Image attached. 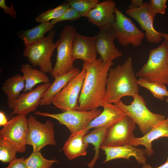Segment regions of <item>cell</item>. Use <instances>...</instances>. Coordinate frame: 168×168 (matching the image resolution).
<instances>
[{
  "label": "cell",
  "mask_w": 168,
  "mask_h": 168,
  "mask_svg": "<svg viewBox=\"0 0 168 168\" xmlns=\"http://www.w3.org/2000/svg\"><path fill=\"white\" fill-rule=\"evenodd\" d=\"M113 65L112 61L104 62L101 58L83 63L86 73L78 99V110L88 111L102 107L109 72Z\"/></svg>",
  "instance_id": "1"
},
{
  "label": "cell",
  "mask_w": 168,
  "mask_h": 168,
  "mask_svg": "<svg viewBox=\"0 0 168 168\" xmlns=\"http://www.w3.org/2000/svg\"><path fill=\"white\" fill-rule=\"evenodd\" d=\"M136 77L132 58L130 57L122 64L110 68L107 78L105 101L114 104L123 97H133L138 93L139 85Z\"/></svg>",
  "instance_id": "2"
},
{
  "label": "cell",
  "mask_w": 168,
  "mask_h": 168,
  "mask_svg": "<svg viewBox=\"0 0 168 168\" xmlns=\"http://www.w3.org/2000/svg\"><path fill=\"white\" fill-rule=\"evenodd\" d=\"M136 77L168 85V42L165 40L157 48L150 50L147 62Z\"/></svg>",
  "instance_id": "3"
},
{
  "label": "cell",
  "mask_w": 168,
  "mask_h": 168,
  "mask_svg": "<svg viewBox=\"0 0 168 168\" xmlns=\"http://www.w3.org/2000/svg\"><path fill=\"white\" fill-rule=\"evenodd\" d=\"M129 105L124 104L121 100L114 104L122 109L137 124L144 135L161 122L166 119L165 115L154 113L147 108L142 96L138 93L133 97Z\"/></svg>",
  "instance_id": "4"
},
{
  "label": "cell",
  "mask_w": 168,
  "mask_h": 168,
  "mask_svg": "<svg viewBox=\"0 0 168 168\" xmlns=\"http://www.w3.org/2000/svg\"><path fill=\"white\" fill-rule=\"evenodd\" d=\"M77 32L75 27L65 25L55 44L57 51L56 61L50 73L54 78L65 74L75 67L72 59V44Z\"/></svg>",
  "instance_id": "5"
},
{
  "label": "cell",
  "mask_w": 168,
  "mask_h": 168,
  "mask_svg": "<svg viewBox=\"0 0 168 168\" xmlns=\"http://www.w3.org/2000/svg\"><path fill=\"white\" fill-rule=\"evenodd\" d=\"M55 29L38 42L28 47H25L24 56L28 58L33 67L39 66L40 70L45 73L50 72L53 69L51 58L56 49L53 39L56 34Z\"/></svg>",
  "instance_id": "6"
},
{
  "label": "cell",
  "mask_w": 168,
  "mask_h": 168,
  "mask_svg": "<svg viewBox=\"0 0 168 168\" xmlns=\"http://www.w3.org/2000/svg\"><path fill=\"white\" fill-rule=\"evenodd\" d=\"M102 112L100 109L84 111L68 110L58 114L36 111L35 115L48 117L57 120L61 124L65 125L71 134L77 133L85 129L88 124Z\"/></svg>",
  "instance_id": "7"
},
{
  "label": "cell",
  "mask_w": 168,
  "mask_h": 168,
  "mask_svg": "<svg viewBox=\"0 0 168 168\" xmlns=\"http://www.w3.org/2000/svg\"><path fill=\"white\" fill-rule=\"evenodd\" d=\"M27 124L26 144L33 147V152H40L47 145L55 146L56 144L54 124L49 120L43 123L31 115L27 119Z\"/></svg>",
  "instance_id": "8"
},
{
  "label": "cell",
  "mask_w": 168,
  "mask_h": 168,
  "mask_svg": "<svg viewBox=\"0 0 168 168\" xmlns=\"http://www.w3.org/2000/svg\"><path fill=\"white\" fill-rule=\"evenodd\" d=\"M86 71L82 70L73 77L66 86L52 99V103L63 112L68 110H78V99L85 78Z\"/></svg>",
  "instance_id": "9"
},
{
  "label": "cell",
  "mask_w": 168,
  "mask_h": 168,
  "mask_svg": "<svg viewBox=\"0 0 168 168\" xmlns=\"http://www.w3.org/2000/svg\"><path fill=\"white\" fill-rule=\"evenodd\" d=\"M115 21L111 25L116 39L124 46L131 44L135 46L140 45L145 34L133 23L130 18L124 14L116 8Z\"/></svg>",
  "instance_id": "10"
},
{
  "label": "cell",
  "mask_w": 168,
  "mask_h": 168,
  "mask_svg": "<svg viewBox=\"0 0 168 168\" xmlns=\"http://www.w3.org/2000/svg\"><path fill=\"white\" fill-rule=\"evenodd\" d=\"M28 126L26 115L17 114L8 121L0 131V138L7 140L15 146L18 152L26 151V138Z\"/></svg>",
  "instance_id": "11"
},
{
  "label": "cell",
  "mask_w": 168,
  "mask_h": 168,
  "mask_svg": "<svg viewBox=\"0 0 168 168\" xmlns=\"http://www.w3.org/2000/svg\"><path fill=\"white\" fill-rule=\"evenodd\" d=\"M135 124L133 119L127 115L116 124L108 128L100 149L128 144L129 140L134 137L133 131L135 128Z\"/></svg>",
  "instance_id": "12"
},
{
  "label": "cell",
  "mask_w": 168,
  "mask_h": 168,
  "mask_svg": "<svg viewBox=\"0 0 168 168\" xmlns=\"http://www.w3.org/2000/svg\"><path fill=\"white\" fill-rule=\"evenodd\" d=\"M51 84L50 82L43 83L30 91L21 94L16 100L8 102L9 108L13 109L12 113L27 115L35 111L40 105L44 93Z\"/></svg>",
  "instance_id": "13"
},
{
  "label": "cell",
  "mask_w": 168,
  "mask_h": 168,
  "mask_svg": "<svg viewBox=\"0 0 168 168\" xmlns=\"http://www.w3.org/2000/svg\"><path fill=\"white\" fill-rule=\"evenodd\" d=\"M126 13L136 21L141 28L145 31V36L148 42L155 43L161 41L163 37L161 33L156 30L154 27L155 18L151 12L149 2L144 3L138 8L129 7L126 10Z\"/></svg>",
  "instance_id": "14"
},
{
  "label": "cell",
  "mask_w": 168,
  "mask_h": 168,
  "mask_svg": "<svg viewBox=\"0 0 168 168\" xmlns=\"http://www.w3.org/2000/svg\"><path fill=\"white\" fill-rule=\"evenodd\" d=\"M96 36V51L103 61H112L122 56V53L114 45V41L116 37L111 25L100 28Z\"/></svg>",
  "instance_id": "15"
},
{
  "label": "cell",
  "mask_w": 168,
  "mask_h": 168,
  "mask_svg": "<svg viewBox=\"0 0 168 168\" xmlns=\"http://www.w3.org/2000/svg\"><path fill=\"white\" fill-rule=\"evenodd\" d=\"M96 36H86L76 32L72 44V59L82 60L84 63L96 59L97 53L96 48Z\"/></svg>",
  "instance_id": "16"
},
{
  "label": "cell",
  "mask_w": 168,
  "mask_h": 168,
  "mask_svg": "<svg viewBox=\"0 0 168 168\" xmlns=\"http://www.w3.org/2000/svg\"><path fill=\"white\" fill-rule=\"evenodd\" d=\"M116 4L112 0L99 2L89 12L88 21L100 28L111 25L116 21Z\"/></svg>",
  "instance_id": "17"
},
{
  "label": "cell",
  "mask_w": 168,
  "mask_h": 168,
  "mask_svg": "<svg viewBox=\"0 0 168 168\" xmlns=\"http://www.w3.org/2000/svg\"><path fill=\"white\" fill-rule=\"evenodd\" d=\"M103 110L88 124L85 129L105 127L107 128L114 125L127 115L126 113L115 104L105 101Z\"/></svg>",
  "instance_id": "18"
},
{
  "label": "cell",
  "mask_w": 168,
  "mask_h": 168,
  "mask_svg": "<svg viewBox=\"0 0 168 168\" xmlns=\"http://www.w3.org/2000/svg\"><path fill=\"white\" fill-rule=\"evenodd\" d=\"M101 149L105 152L106 155L103 163L118 158H124L128 161L130 157H133L138 164L143 165L146 163L147 158L145 156V149L136 148L130 144L106 147Z\"/></svg>",
  "instance_id": "19"
},
{
  "label": "cell",
  "mask_w": 168,
  "mask_h": 168,
  "mask_svg": "<svg viewBox=\"0 0 168 168\" xmlns=\"http://www.w3.org/2000/svg\"><path fill=\"white\" fill-rule=\"evenodd\" d=\"M162 137L168 138V117L154 127L150 131L142 137L131 138L128 144L135 147L142 145L145 147L146 154L150 156L154 153L152 142L154 140Z\"/></svg>",
  "instance_id": "20"
},
{
  "label": "cell",
  "mask_w": 168,
  "mask_h": 168,
  "mask_svg": "<svg viewBox=\"0 0 168 168\" xmlns=\"http://www.w3.org/2000/svg\"><path fill=\"white\" fill-rule=\"evenodd\" d=\"M89 131V130L84 129L77 133L71 134L66 141L62 149L69 160H72L86 155L89 144L83 142V138Z\"/></svg>",
  "instance_id": "21"
},
{
  "label": "cell",
  "mask_w": 168,
  "mask_h": 168,
  "mask_svg": "<svg viewBox=\"0 0 168 168\" xmlns=\"http://www.w3.org/2000/svg\"><path fill=\"white\" fill-rule=\"evenodd\" d=\"M80 72L79 69L74 68L67 73L55 77L54 82L44 93L40 105H50L53 98L62 91L73 77Z\"/></svg>",
  "instance_id": "22"
},
{
  "label": "cell",
  "mask_w": 168,
  "mask_h": 168,
  "mask_svg": "<svg viewBox=\"0 0 168 168\" xmlns=\"http://www.w3.org/2000/svg\"><path fill=\"white\" fill-rule=\"evenodd\" d=\"M55 26L50 22L42 23L31 29L19 31L16 34L23 41L25 47H28L42 40L45 34L52 30Z\"/></svg>",
  "instance_id": "23"
},
{
  "label": "cell",
  "mask_w": 168,
  "mask_h": 168,
  "mask_svg": "<svg viewBox=\"0 0 168 168\" xmlns=\"http://www.w3.org/2000/svg\"><path fill=\"white\" fill-rule=\"evenodd\" d=\"M25 81L24 92L32 90L36 84L49 82L50 80L46 74L41 70L33 68L29 64H23L20 69Z\"/></svg>",
  "instance_id": "24"
},
{
  "label": "cell",
  "mask_w": 168,
  "mask_h": 168,
  "mask_svg": "<svg viewBox=\"0 0 168 168\" xmlns=\"http://www.w3.org/2000/svg\"><path fill=\"white\" fill-rule=\"evenodd\" d=\"M25 86V79L20 74H17L7 78L3 84L2 89L7 96V102L17 99Z\"/></svg>",
  "instance_id": "25"
},
{
  "label": "cell",
  "mask_w": 168,
  "mask_h": 168,
  "mask_svg": "<svg viewBox=\"0 0 168 168\" xmlns=\"http://www.w3.org/2000/svg\"><path fill=\"white\" fill-rule=\"evenodd\" d=\"M107 129L105 127L95 128L83 137L84 142L88 144H91L95 147V152L94 157L91 161L87 164L89 168H93L99 158L100 149L105 138Z\"/></svg>",
  "instance_id": "26"
},
{
  "label": "cell",
  "mask_w": 168,
  "mask_h": 168,
  "mask_svg": "<svg viewBox=\"0 0 168 168\" xmlns=\"http://www.w3.org/2000/svg\"><path fill=\"white\" fill-rule=\"evenodd\" d=\"M139 85L149 90L156 98L161 100L165 97L168 98V90L163 84L151 82L142 78L138 80Z\"/></svg>",
  "instance_id": "27"
},
{
  "label": "cell",
  "mask_w": 168,
  "mask_h": 168,
  "mask_svg": "<svg viewBox=\"0 0 168 168\" xmlns=\"http://www.w3.org/2000/svg\"><path fill=\"white\" fill-rule=\"evenodd\" d=\"M69 8L68 4L65 1L54 8L40 13L36 17L35 21L40 23L50 22L62 16Z\"/></svg>",
  "instance_id": "28"
},
{
  "label": "cell",
  "mask_w": 168,
  "mask_h": 168,
  "mask_svg": "<svg viewBox=\"0 0 168 168\" xmlns=\"http://www.w3.org/2000/svg\"><path fill=\"white\" fill-rule=\"evenodd\" d=\"M57 160L45 158L40 152H33L25 159L27 168H51Z\"/></svg>",
  "instance_id": "29"
},
{
  "label": "cell",
  "mask_w": 168,
  "mask_h": 168,
  "mask_svg": "<svg viewBox=\"0 0 168 168\" xmlns=\"http://www.w3.org/2000/svg\"><path fill=\"white\" fill-rule=\"evenodd\" d=\"M66 2L81 17H86L90 10L99 2L98 0H67Z\"/></svg>",
  "instance_id": "30"
},
{
  "label": "cell",
  "mask_w": 168,
  "mask_h": 168,
  "mask_svg": "<svg viewBox=\"0 0 168 168\" xmlns=\"http://www.w3.org/2000/svg\"><path fill=\"white\" fill-rule=\"evenodd\" d=\"M18 152L16 147L5 140L0 138V160L4 163H10L16 159Z\"/></svg>",
  "instance_id": "31"
},
{
  "label": "cell",
  "mask_w": 168,
  "mask_h": 168,
  "mask_svg": "<svg viewBox=\"0 0 168 168\" xmlns=\"http://www.w3.org/2000/svg\"><path fill=\"white\" fill-rule=\"evenodd\" d=\"M149 7L154 17L157 13L165 14L167 7L166 0H150Z\"/></svg>",
  "instance_id": "32"
},
{
  "label": "cell",
  "mask_w": 168,
  "mask_h": 168,
  "mask_svg": "<svg viewBox=\"0 0 168 168\" xmlns=\"http://www.w3.org/2000/svg\"><path fill=\"white\" fill-rule=\"evenodd\" d=\"M80 17V15L75 10L69 7L62 16L50 22L52 25H55L60 21L66 20L72 21L79 19Z\"/></svg>",
  "instance_id": "33"
},
{
  "label": "cell",
  "mask_w": 168,
  "mask_h": 168,
  "mask_svg": "<svg viewBox=\"0 0 168 168\" xmlns=\"http://www.w3.org/2000/svg\"><path fill=\"white\" fill-rule=\"evenodd\" d=\"M13 7V4L12 2L11 3L10 7H9L6 5L5 0H0V7L6 13L9 14L12 19H15L16 17V12Z\"/></svg>",
  "instance_id": "34"
},
{
  "label": "cell",
  "mask_w": 168,
  "mask_h": 168,
  "mask_svg": "<svg viewBox=\"0 0 168 168\" xmlns=\"http://www.w3.org/2000/svg\"><path fill=\"white\" fill-rule=\"evenodd\" d=\"M24 157L19 158H16L9 163L6 168H27Z\"/></svg>",
  "instance_id": "35"
},
{
  "label": "cell",
  "mask_w": 168,
  "mask_h": 168,
  "mask_svg": "<svg viewBox=\"0 0 168 168\" xmlns=\"http://www.w3.org/2000/svg\"><path fill=\"white\" fill-rule=\"evenodd\" d=\"M144 3L142 0H132L131 4L129 7L137 8L142 6Z\"/></svg>",
  "instance_id": "36"
},
{
  "label": "cell",
  "mask_w": 168,
  "mask_h": 168,
  "mask_svg": "<svg viewBox=\"0 0 168 168\" xmlns=\"http://www.w3.org/2000/svg\"><path fill=\"white\" fill-rule=\"evenodd\" d=\"M7 119L4 113L2 111H0V125H5L8 123Z\"/></svg>",
  "instance_id": "37"
},
{
  "label": "cell",
  "mask_w": 168,
  "mask_h": 168,
  "mask_svg": "<svg viewBox=\"0 0 168 168\" xmlns=\"http://www.w3.org/2000/svg\"><path fill=\"white\" fill-rule=\"evenodd\" d=\"M142 168H168V161L166 162L161 166L156 168H154L148 164L146 163L143 165Z\"/></svg>",
  "instance_id": "38"
},
{
  "label": "cell",
  "mask_w": 168,
  "mask_h": 168,
  "mask_svg": "<svg viewBox=\"0 0 168 168\" xmlns=\"http://www.w3.org/2000/svg\"><path fill=\"white\" fill-rule=\"evenodd\" d=\"M162 36L168 42V34L161 33Z\"/></svg>",
  "instance_id": "39"
},
{
  "label": "cell",
  "mask_w": 168,
  "mask_h": 168,
  "mask_svg": "<svg viewBox=\"0 0 168 168\" xmlns=\"http://www.w3.org/2000/svg\"><path fill=\"white\" fill-rule=\"evenodd\" d=\"M166 102L167 103H168V97H166Z\"/></svg>",
  "instance_id": "40"
},
{
  "label": "cell",
  "mask_w": 168,
  "mask_h": 168,
  "mask_svg": "<svg viewBox=\"0 0 168 168\" xmlns=\"http://www.w3.org/2000/svg\"><path fill=\"white\" fill-rule=\"evenodd\" d=\"M167 161H168V157H167V159L166 162H167Z\"/></svg>",
  "instance_id": "41"
}]
</instances>
